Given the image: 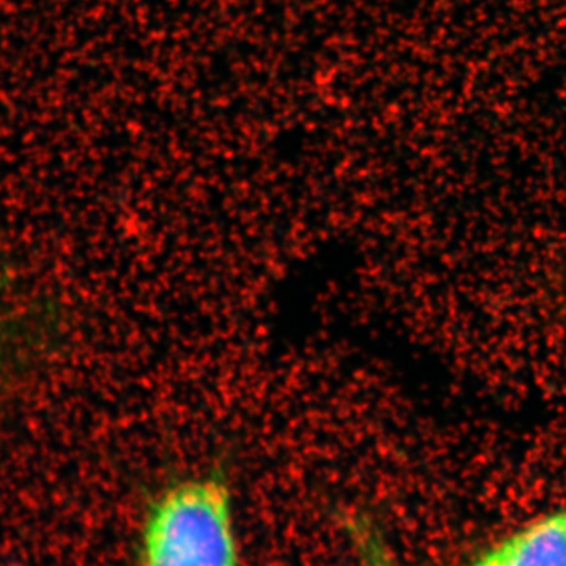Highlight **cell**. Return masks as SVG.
Returning <instances> with one entry per match:
<instances>
[{"label":"cell","mask_w":566,"mask_h":566,"mask_svg":"<svg viewBox=\"0 0 566 566\" xmlns=\"http://www.w3.org/2000/svg\"><path fill=\"white\" fill-rule=\"evenodd\" d=\"M360 566H395L389 549L374 528L364 523L349 524Z\"/></svg>","instance_id":"3957f363"},{"label":"cell","mask_w":566,"mask_h":566,"mask_svg":"<svg viewBox=\"0 0 566 566\" xmlns=\"http://www.w3.org/2000/svg\"><path fill=\"white\" fill-rule=\"evenodd\" d=\"M472 566H566V510L539 517L506 536Z\"/></svg>","instance_id":"7a4b0ae2"},{"label":"cell","mask_w":566,"mask_h":566,"mask_svg":"<svg viewBox=\"0 0 566 566\" xmlns=\"http://www.w3.org/2000/svg\"><path fill=\"white\" fill-rule=\"evenodd\" d=\"M139 566H241L232 488L222 471L178 480L153 499Z\"/></svg>","instance_id":"6da1fadb"}]
</instances>
